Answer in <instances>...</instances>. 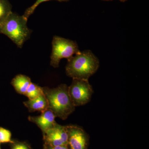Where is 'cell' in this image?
<instances>
[{"instance_id":"6da1fadb","label":"cell","mask_w":149,"mask_h":149,"mask_svg":"<svg viewBox=\"0 0 149 149\" xmlns=\"http://www.w3.org/2000/svg\"><path fill=\"white\" fill-rule=\"evenodd\" d=\"M100 62L90 50L80 52L68 59L67 75L72 79L88 80L98 69Z\"/></svg>"},{"instance_id":"7a4b0ae2","label":"cell","mask_w":149,"mask_h":149,"mask_svg":"<svg viewBox=\"0 0 149 149\" xmlns=\"http://www.w3.org/2000/svg\"><path fill=\"white\" fill-rule=\"evenodd\" d=\"M43 93L47 100L48 109L56 117L64 120L75 110L68 93V87L61 84L56 88H42Z\"/></svg>"},{"instance_id":"3957f363","label":"cell","mask_w":149,"mask_h":149,"mask_svg":"<svg viewBox=\"0 0 149 149\" xmlns=\"http://www.w3.org/2000/svg\"><path fill=\"white\" fill-rule=\"evenodd\" d=\"M27 19L23 15L11 13L0 23V33L7 36L19 47L21 48L31 34V31L27 27Z\"/></svg>"},{"instance_id":"277c9868","label":"cell","mask_w":149,"mask_h":149,"mask_svg":"<svg viewBox=\"0 0 149 149\" xmlns=\"http://www.w3.org/2000/svg\"><path fill=\"white\" fill-rule=\"evenodd\" d=\"M52 45L50 64L54 68L58 67L62 59H68L80 52L75 42L57 36L54 37Z\"/></svg>"},{"instance_id":"5b68a950","label":"cell","mask_w":149,"mask_h":149,"mask_svg":"<svg viewBox=\"0 0 149 149\" xmlns=\"http://www.w3.org/2000/svg\"><path fill=\"white\" fill-rule=\"evenodd\" d=\"M68 93L74 106L79 107L90 101L93 90L88 80L73 79L68 87Z\"/></svg>"},{"instance_id":"8992f818","label":"cell","mask_w":149,"mask_h":149,"mask_svg":"<svg viewBox=\"0 0 149 149\" xmlns=\"http://www.w3.org/2000/svg\"><path fill=\"white\" fill-rule=\"evenodd\" d=\"M44 133L47 145L56 146H68V133L66 126L57 123L53 128Z\"/></svg>"},{"instance_id":"52a82bcc","label":"cell","mask_w":149,"mask_h":149,"mask_svg":"<svg viewBox=\"0 0 149 149\" xmlns=\"http://www.w3.org/2000/svg\"><path fill=\"white\" fill-rule=\"evenodd\" d=\"M66 126L68 133V145L70 149H87L88 138L85 131L77 125Z\"/></svg>"},{"instance_id":"ba28073f","label":"cell","mask_w":149,"mask_h":149,"mask_svg":"<svg viewBox=\"0 0 149 149\" xmlns=\"http://www.w3.org/2000/svg\"><path fill=\"white\" fill-rule=\"evenodd\" d=\"M56 117L54 113L48 109L39 116H29L28 120L36 124L44 133L57 124L55 121Z\"/></svg>"},{"instance_id":"9c48e42d","label":"cell","mask_w":149,"mask_h":149,"mask_svg":"<svg viewBox=\"0 0 149 149\" xmlns=\"http://www.w3.org/2000/svg\"><path fill=\"white\" fill-rule=\"evenodd\" d=\"M23 104L30 112L40 111L43 113L48 109L47 100L44 93L36 98L28 100Z\"/></svg>"},{"instance_id":"30bf717a","label":"cell","mask_w":149,"mask_h":149,"mask_svg":"<svg viewBox=\"0 0 149 149\" xmlns=\"http://www.w3.org/2000/svg\"><path fill=\"white\" fill-rule=\"evenodd\" d=\"M31 83V79L28 76L19 74L13 79L11 84L17 93L24 95Z\"/></svg>"},{"instance_id":"8fae6325","label":"cell","mask_w":149,"mask_h":149,"mask_svg":"<svg viewBox=\"0 0 149 149\" xmlns=\"http://www.w3.org/2000/svg\"><path fill=\"white\" fill-rule=\"evenodd\" d=\"M43 94L44 93L42 88L35 83H31L27 88L24 95L26 96L29 100H33Z\"/></svg>"},{"instance_id":"7c38bea8","label":"cell","mask_w":149,"mask_h":149,"mask_svg":"<svg viewBox=\"0 0 149 149\" xmlns=\"http://www.w3.org/2000/svg\"><path fill=\"white\" fill-rule=\"evenodd\" d=\"M12 12L11 5L8 0H0V23Z\"/></svg>"},{"instance_id":"4fadbf2b","label":"cell","mask_w":149,"mask_h":149,"mask_svg":"<svg viewBox=\"0 0 149 149\" xmlns=\"http://www.w3.org/2000/svg\"><path fill=\"white\" fill-rule=\"evenodd\" d=\"M13 143L11 140V133L9 130L0 127V143Z\"/></svg>"},{"instance_id":"5bb4252c","label":"cell","mask_w":149,"mask_h":149,"mask_svg":"<svg viewBox=\"0 0 149 149\" xmlns=\"http://www.w3.org/2000/svg\"><path fill=\"white\" fill-rule=\"evenodd\" d=\"M49 1H51V0H37V1L35 2V3H34V4L32 5L31 6H30V7L27 8V9L25 10V12H24V15H23V16H24L25 18L28 19L29 16L33 13V12L35 11V9L36 8H37L40 3L44 2ZM56 1L62 2L67 1H68V0H56Z\"/></svg>"},{"instance_id":"9a60e30c","label":"cell","mask_w":149,"mask_h":149,"mask_svg":"<svg viewBox=\"0 0 149 149\" xmlns=\"http://www.w3.org/2000/svg\"><path fill=\"white\" fill-rule=\"evenodd\" d=\"M12 149H29L27 145L23 143H17L15 144Z\"/></svg>"},{"instance_id":"2e32d148","label":"cell","mask_w":149,"mask_h":149,"mask_svg":"<svg viewBox=\"0 0 149 149\" xmlns=\"http://www.w3.org/2000/svg\"><path fill=\"white\" fill-rule=\"evenodd\" d=\"M48 145V148H45L46 149H69L68 146H50Z\"/></svg>"},{"instance_id":"e0dca14e","label":"cell","mask_w":149,"mask_h":149,"mask_svg":"<svg viewBox=\"0 0 149 149\" xmlns=\"http://www.w3.org/2000/svg\"><path fill=\"white\" fill-rule=\"evenodd\" d=\"M120 1H124L125 0H120Z\"/></svg>"},{"instance_id":"ac0fdd59","label":"cell","mask_w":149,"mask_h":149,"mask_svg":"<svg viewBox=\"0 0 149 149\" xmlns=\"http://www.w3.org/2000/svg\"><path fill=\"white\" fill-rule=\"evenodd\" d=\"M0 149H1V147H0Z\"/></svg>"},{"instance_id":"d6986e66","label":"cell","mask_w":149,"mask_h":149,"mask_svg":"<svg viewBox=\"0 0 149 149\" xmlns=\"http://www.w3.org/2000/svg\"><path fill=\"white\" fill-rule=\"evenodd\" d=\"M45 149H46L45 148Z\"/></svg>"}]
</instances>
